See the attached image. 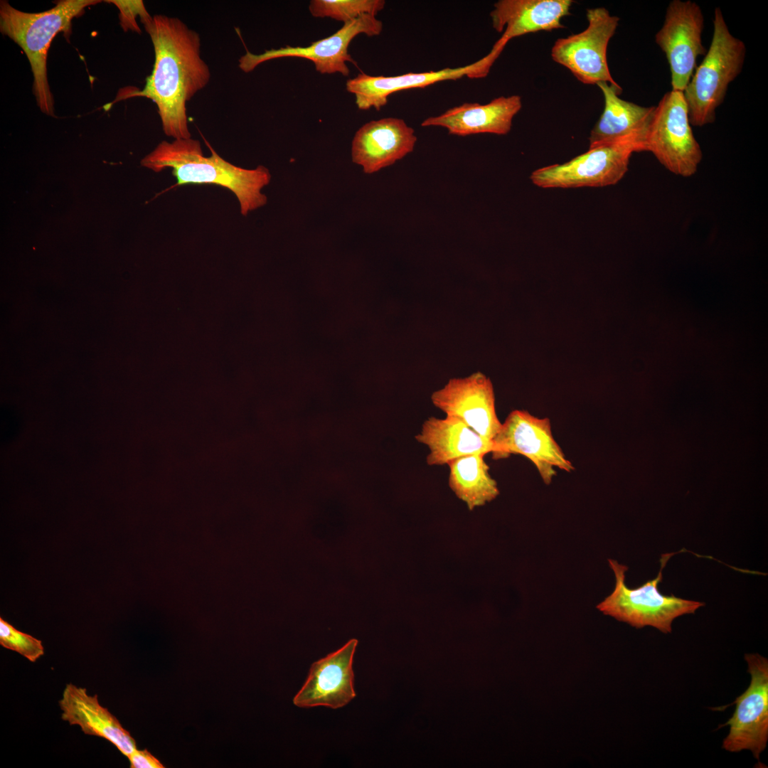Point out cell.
Returning <instances> with one entry per match:
<instances>
[{"instance_id":"obj_23","label":"cell","mask_w":768,"mask_h":768,"mask_svg":"<svg viewBox=\"0 0 768 768\" xmlns=\"http://www.w3.org/2000/svg\"><path fill=\"white\" fill-rule=\"evenodd\" d=\"M385 5L384 0H312L309 10L314 17L331 18L345 23L364 14L376 16Z\"/></svg>"},{"instance_id":"obj_4","label":"cell","mask_w":768,"mask_h":768,"mask_svg":"<svg viewBox=\"0 0 768 768\" xmlns=\"http://www.w3.org/2000/svg\"><path fill=\"white\" fill-rule=\"evenodd\" d=\"M713 24L708 50L683 90L690 124L696 127L715 122L716 110L741 73L746 56L745 43L731 33L720 8L715 9Z\"/></svg>"},{"instance_id":"obj_6","label":"cell","mask_w":768,"mask_h":768,"mask_svg":"<svg viewBox=\"0 0 768 768\" xmlns=\"http://www.w3.org/2000/svg\"><path fill=\"white\" fill-rule=\"evenodd\" d=\"M673 555H662L661 566L658 576L635 589L625 584V572L628 567L617 561L609 559L616 578L612 594L600 602L597 608L606 615L641 629L651 626L663 633L671 632L673 621L683 614H693L704 603L666 596L658 588L661 581L662 571L667 561Z\"/></svg>"},{"instance_id":"obj_14","label":"cell","mask_w":768,"mask_h":768,"mask_svg":"<svg viewBox=\"0 0 768 768\" xmlns=\"http://www.w3.org/2000/svg\"><path fill=\"white\" fill-rule=\"evenodd\" d=\"M499 55L498 52L491 49L486 56L471 64L437 71L411 72L395 76H372L361 73L346 81V89L354 95L355 103L360 110L374 108L379 111L387 105L389 96L396 92L423 88L438 82L454 80L464 76L484 78Z\"/></svg>"},{"instance_id":"obj_18","label":"cell","mask_w":768,"mask_h":768,"mask_svg":"<svg viewBox=\"0 0 768 768\" xmlns=\"http://www.w3.org/2000/svg\"><path fill=\"white\" fill-rule=\"evenodd\" d=\"M61 718L70 725H78L88 735L104 738L128 757L137 748L135 740L118 719L99 702L97 695L73 683L65 686L59 700Z\"/></svg>"},{"instance_id":"obj_9","label":"cell","mask_w":768,"mask_h":768,"mask_svg":"<svg viewBox=\"0 0 768 768\" xmlns=\"http://www.w3.org/2000/svg\"><path fill=\"white\" fill-rule=\"evenodd\" d=\"M587 27L580 33L558 38L551 50L553 60L567 68L581 82L614 85L608 67V43L614 35L619 18L603 7L587 10Z\"/></svg>"},{"instance_id":"obj_20","label":"cell","mask_w":768,"mask_h":768,"mask_svg":"<svg viewBox=\"0 0 768 768\" xmlns=\"http://www.w3.org/2000/svg\"><path fill=\"white\" fill-rule=\"evenodd\" d=\"M415 439L427 447L426 463L442 466L471 454H487L494 451L492 440L483 437L459 419L430 417L422 425Z\"/></svg>"},{"instance_id":"obj_22","label":"cell","mask_w":768,"mask_h":768,"mask_svg":"<svg viewBox=\"0 0 768 768\" xmlns=\"http://www.w3.org/2000/svg\"><path fill=\"white\" fill-rule=\"evenodd\" d=\"M485 456H464L447 464L449 486L470 511L493 501L499 494L497 482L489 473Z\"/></svg>"},{"instance_id":"obj_24","label":"cell","mask_w":768,"mask_h":768,"mask_svg":"<svg viewBox=\"0 0 768 768\" xmlns=\"http://www.w3.org/2000/svg\"><path fill=\"white\" fill-rule=\"evenodd\" d=\"M0 645L14 651L31 662H36L44 654L42 641L22 632L0 617Z\"/></svg>"},{"instance_id":"obj_1","label":"cell","mask_w":768,"mask_h":768,"mask_svg":"<svg viewBox=\"0 0 768 768\" xmlns=\"http://www.w3.org/2000/svg\"><path fill=\"white\" fill-rule=\"evenodd\" d=\"M154 50V64L144 89L124 98L145 97L156 105L164 134L191 138L186 103L209 82L208 65L201 57L199 34L181 20L156 14L142 23Z\"/></svg>"},{"instance_id":"obj_15","label":"cell","mask_w":768,"mask_h":768,"mask_svg":"<svg viewBox=\"0 0 768 768\" xmlns=\"http://www.w3.org/2000/svg\"><path fill=\"white\" fill-rule=\"evenodd\" d=\"M358 644L351 639L341 649L314 662L309 676L293 699L300 708L327 706L333 709L348 704L355 696L353 655Z\"/></svg>"},{"instance_id":"obj_11","label":"cell","mask_w":768,"mask_h":768,"mask_svg":"<svg viewBox=\"0 0 768 768\" xmlns=\"http://www.w3.org/2000/svg\"><path fill=\"white\" fill-rule=\"evenodd\" d=\"M382 30L381 21L374 15L364 14L343 23L332 35L314 41L308 46H287L266 50L260 54L247 50L239 59V68L244 73H250L260 64L270 60L300 58L313 62L316 70L321 74L340 73L347 77L350 73L347 63H355L348 53L352 40L361 33L370 37L378 36Z\"/></svg>"},{"instance_id":"obj_7","label":"cell","mask_w":768,"mask_h":768,"mask_svg":"<svg viewBox=\"0 0 768 768\" xmlns=\"http://www.w3.org/2000/svg\"><path fill=\"white\" fill-rule=\"evenodd\" d=\"M644 148L673 174L689 177L697 171L703 151L692 130L683 91L667 92L654 106Z\"/></svg>"},{"instance_id":"obj_17","label":"cell","mask_w":768,"mask_h":768,"mask_svg":"<svg viewBox=\"0 0 768 768\" xmlns=\"http://www.w3.org/2000/svg\"><path fill=\"white\" fill-rule=\"evenodd\" d=\"M521 107V98L517 95L499 97L484 105L464 103L426 118L421 126L442 127L449 134L462 137L481 133L506 134Z\"/></svg>"},{"instance_id":"obj_3","label":"cell","mask_w":768,"mask_h":768,"mask_svg":"<svg viewBox=\"0 0 768 768\" xmlns=\"http://www.w3.org/2000/svg\"><path fill=\"white\" fill-rule=\"evenodd\" d=\"M99 0H60L45 11L28 13L14 8L8 1L0 3V31L25 53L33 76V93L37 106L47 115L55 117L54 100L47 75V56L53 39L58 33L68 38L72 21L86 7Z\"/></svg>"},{"instance_id":"obj_21","label":"cell","mask_w":768,"mask_h":768,"mask_svg":"<svg viewBox=\"0 0 768 768\" xmlns=\"http://www.w3.org/2000/svg\"><path fill=\"white\" fill-rule=\"evenodd\" d=\"M597 85L604 97V110L590 132V147L646 129L654 106L644 107L620 98L622 88L619 85L600 82Z\"/></svg>"},{"instance_id":"obj_12","label":"cell","mask_w":768,"mask_h":768,"mask_svg":"<svg viewBox=\"0 0 768 768\" xmlns=\"http://www.w3.org/2000/svg\"><path fill=\"white\" fill-rule=\"evenodd\" d=\"M751 682L738 696L732 716L725 725L730 732L722 748L731 752L750 750L757 760L768 740V661L758 654H745Z\"/></svg>"},{"instance_id":"obj_10","label":"cell","mask_w":768,"mask_h":768,"mask_svg":"<svg viewBox=\"0 0 768 768\" xmlns=\"http://www.w3.org/2000/svg\"><path fill=\"white\" fill-rule=\"evenodd\" d=\"M704 23L701 8L690 0H673L666 8L655 41L667 59L671 90L683 92L697 67L698 57L706 53L702 40Z\"/></svg>"},{"instance_id":"obj_25","label":"cell","mask_w":768,"mask_h":768,"mask_svg":"<svg viewBox=\"0 0 768 768\" xmlns=\"http://www.w3.org/2000/svg\"><path fill=\"white\" fill-rule=\"evenodd\" d=\"M115 5L119 11L120 25L124 31L131 30L138 33L141 29L136 21L137 16L140 18L142 23L151 16L146 11L142 1H105Z\"/></svg>"},{"instance_id":"obj_2","label":"cell","mask_w":768,"mask_h":768,"mask_svg":"<svg viewBox=\"0 0 768 768\" xmlns=\"http://www.w3.org/2000/svg\"><path fill=\"white\" fill-rule=\"evenodd\" d=\"M205 142L210 149V156H204L200 142L191 138L162 141L142 159L141 165L155 172L171 168L176 180L174 187L208 183L226 188L238 198L242 215L265 206L267 198L261 190L270 182L268 169L261 165L254 169L236 166Z\"/></svg>"},{"instance_id":"obj_8","label":"cell","mask_w":768,"mask_h":768,"mask_svg":"<svg viewBox=\"0 0 768 768\" xmlns=\"http://www.w3.org/2000/svg\"><path fill=\"white\" fill-rule=\"evenodd\" d=\"M492 442L493 459H503L511 454L524 456L533 462L547 485L556 475L555 468L567 472L575 469L555 441L550 420L535 417L526 410L511 411Z\"/></svg>"},{"instance_id":"obj_13","label":"cell","mask_w":768,"mask_h":768,"mask_svg":"<svg viewBox=\"0 0 768 768\" xmlns=\"http://www.w3.org/2000/svg\"><path fill=\"white\" fill-rule=\"evenodd\" d=\"M431 401L446 416L459 419L488 439L492 440L501 428L492 382L481 372L449 379L432 393Z\"/></svg>"},{"instance_id":"obj_19","label":"cell","mask_w":768,"mask_h":768,"mask_svg":"<svg viewBox=\"0 0 768 768\" xmlns=\"http://www.w3.org/2000/svg\"><path fill=\"white\" fill-rule=\"evenodd\" d=\"M571 0H500L490 13L493 28L503 32L496 42L505 47L515 37L563 28L561 19L570 15Z\"/></svg>"},{"instance_id":"obj_5","label":"cell","mask_w":768,"mask_h":768,"mask_svg":"<svg viewBox=\"0 0 768 768\" xmlns=\"http://www.w3.org/2000/svg\"><path fill=\"white\" fill-rule=\"evenodd\" d=\"M646 129L590 147L569 161L535 170L530 180L543 188L602 187L617 183L628 171L631 156L644 151Z\"/></svg>"},{"instance_id":"obj_16","label":"cell","mask_w":768,"mask_h":768,"mask_svg":"<svg viewBox=\"0 0 768 768\" xmlns=\"http://www.w3.org/2000/svg\"><path fill=\"white\" fill-rule=\"evenodd\" d=\"M417 137L414 129L397 117L372 120L359 128L351 143V159L371 174L394 164L411 153Z\"/></svg>"},{"instance_id":"obj_26","label":"cell","mask_w":768,"mask_h":768,"mask_svg":"<svg viewBox=\"0 0 768 768\" xmlns=\"http://www.w3.org/2000/svg\"><path fill=\"white\" fill-rule=\"evenodd\" d=\"M127 758L131 768H164L163 764L146 749H137Z\"/></svg>"}]
</instances>
